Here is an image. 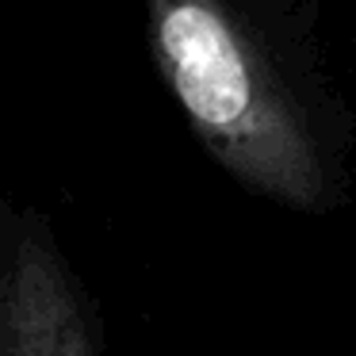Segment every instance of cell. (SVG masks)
<instances>
[{
    "label": "cell",
    "mask_w": 356,
    "mask_h": 356,
    "mask_svg": "<svg viewBox=\"0 0 356 356\" xmlns=\"http://www.w3.org/2000/svg\"><path fill=\"white\" fill-rule=\"evenodd\" d=\"M0 356H96L92 318L42 215L0 207Z\"/></svg>",
    "instance_id": "7a4b0ae2"
},
{
    "label": "cell",
    "mask_w": 356,
    "mask_h": 356,
    "mask_svg": "<svg viewBox=\"0 0 356 356\" xmlns=\"http://www.w3.org/2000/svg\"><path fill=\"white\" fill-rule=\"evenodd\" d=\"M149 47L211 157L257 195L295 211L337 203L307 108L226 0H146Z\"/></svg>",
    "instance_id": "6da1fadb"
}]
</instances>
